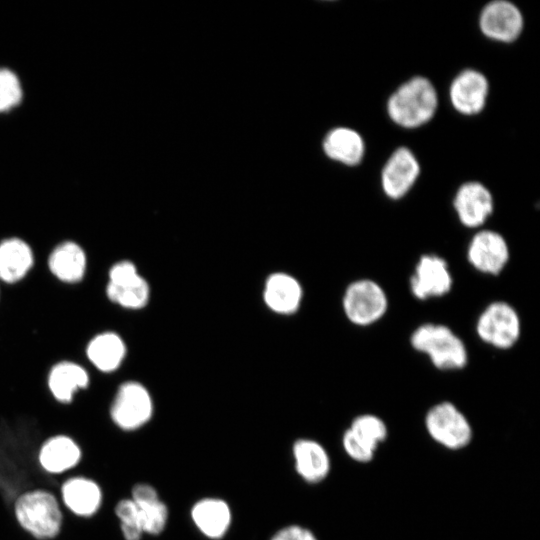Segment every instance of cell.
<instances>
[{
  "label": "cell",
  "instance_id": "6da1fadb",
  "mask_svg": "<svg viewBox=\"0 0 540 540\" xmlns=\"http://www.w3.org/2000/svg\"><path fill=\"white\" fill-rule=\"evenodd\" d=\"M438 106L435 87L429 79L415 76L399 86L389 97L390 119L404 128H416L430 121Z\"/></svg>",
  "mask_w": 540,
  "mask_h": 540
},
{
  "label": "cell",
  "instance_id": "7a4b0ae2",
  "mask_svg": "<svg viewBox=\"0 0 540 540\" xmlns=\"http://www.w3.org/2000/svg\"><path fill=\"white\" fill-rule=\"evenodd\" d=\"M410 342L416 351L426 354L438 369H461L468 362V351L464 342L443 324L420 325L413 331Z\"/></svg>",
  "mask_w": 540,
  "mask_h": 540
},
{
  "label": "cell",
  "instance_id": "3957f363",
  "mask_svg": "<svg viewBox=\"0 0 540 540\" xmlns=\"http://www.w3.org/2000/svg\"><path fill=\"white\" fill-rule=\"evenodd\" d=\"M19 525L39 540L56 537L62 527V512L56 497L49 491L36 489L24 492L14 503Z\"/></svg>",
  "mask_w": 540,
  "mask_h": 540
},
{
  "label": "cell",
  "instance_id": "277c9868",
  "mask_svg": "<svg viewBox=\"0 0 540 540\" xmlns=\"http://www.w3.org/2000/svg\"><path fill=\"white\" fill-rule=\"evenodd\" d=\"M342 306L351 323L369 326L384 316L388 308V298L377 282L359 279L345 289Z\"/></svg>",
  "mask_w": 540,
  "mask_h": 540
},
{
  "label": "cell",
  "instance_id": "5b68a950",
  "mask_svg": "<svg viewBox=\"0 0 540 540\" xmlns=\"http://www.w3.org/2000/svg\"><path fill=\"white\" fill-rule=\"evenodd\" d=\"M153 415V401L147 388L136 381L122 383L110 406L113 423L123 431H135Z\"/></svg>",
  "mask_w": 540,
  "mask_h": 540
},
{
  "label": "cell",
  "instance_id": "8992f818",
  "mask_svg": "<svg viewBox=\"0 0 540 540\" xmlns=\"http://www.w3.org/2000/svg\"><path fill=\"white\" fill-rule=\"evenodd\" d=\"M429 436L441 446L459 450L472 439V428L466 416L451 402L432 406L425 416Z\"/></svg>",
  "mask_w": 540,
  "mask_h": 540
},
{
  "label": "cell",
  "instance_id": "52a82bcc",
  "mask_svg": "<svg viewBox=\"0 0 540 540\" xmlns=\"http://www.w3.org/2000/svg\"><path fill=\"white\" fill-rule=\"evenodd\" d=\"M476 332L486 344L497 349H509L517 343L521 334L519 315L507 302H492L479 315Z\"/></svg>",
  "mask_w": 540,
  "mask_h": 540
},
{
  "label": "cell",
  "instance_id": "ba28073f",
  "mask_svg": "<svg viewBox=\"0 0 540 540\" xmlns=\"http://www.w3.org/2000/svg\"><path fill=\"white\" fill-rule=\"evenodd\" d=\"M453 284V278L446 260L435 254L420 257L410 279L412 294L426 300L447 294Z\"/></svg>",
  "mask_w": 540,
  "mask_h": 540
},
{
  "label": "cell",
  "instance_id": "9c48e42d",
  "mask_svg": "<svg viewBox=\"0 0 540 540\" xmlns=\"http://www.w3.org/2000/svg\"><path fill=\"white\" fill-rule=\"evenodd\" d=\"M510 257L505 238L493 230H481L471 239L467 258L479 272L489 275L500 274Z\"/></svg>",
  "mask_w": 540,
  "mask_h": 540
},
{
  "label": "cell",
  "instance_id": "30bf717a",
  "mask_svg": "<svg viewBox=\"0 0 540 540\" xmlns=\"http://www.w3.org/2000/svg\"><path fill=\"white\" fill-rule=\"evenodd\" d=\"M523 16L519 8L506 0H495L485 5L479 16L481 32L500 42H512L523 29Z\"/></svg>",
  "mask_w": 540,
  "mask_h": 540
},
{
  "label": "cell",
  "instance_id": "8fae6325",
  "mask_svg": "<svg viewBox=\"0 0 540 540\" xmlns=\"http://www.w3.org/2000/svg\"><path fill=\"white\" fill-rule=\"evenodd\" d=\"M420 174V165L407 147L397 148L385 163L381 173L384 193L391 199L402 198Z\"/></svg>",
  "mask_w": 540,
  "mask_h": 540
},
{
  "label": "cell",
  "instance_id": "7c38bea8",
  "mask_svg": "<svg viewBox=\"0 0 540 540\" xmlns=\"http://www.w3.org/2000/svg\"><path fill=\"white\" fill-rule=\"evenodd\" d=\"M453 206L464 226L476 228L484 224L492 214L494 203L492 194L485 185L470 181L459 187Z\"/></svg>",
  "mask_w": 540,
  "mask_h": 540
},
{
  "label": "cell",
  "instance_id": "4fadbf2b",
  "mask_svg": "<svg viewBox=\"0 0 540 540\" xmlns=\"http://www.w3.org/2000/svg\"><path fill=\"white\" fill-rule=\"evenodd\" d=\"M488 90V81L481 72L466 69L453 79L449 88V97L453 107L459 113L474 115L483 110Z\"/></svg>",
  "mask_w": 540,
  "mask_h": 540
},
{
  "label": "cell",
  "instance_id": "5bb4252c",
  "mask_svg": "<svg viewBox=\"0 0 540 540\" xmlns=\"http://www.w3.org/2000/svg\"><path fill=\"white\" fill-rule=\"evenodd\" d=\"M190 517L199 532L211 540L222 539L232 523L229 504L217 497H205L196 501L190 509Z\"/></svg>",
  "mask_w": 540,
  "mask_h": 540
},
{
  "label": "cell",
  "instance_id": "9a60e30c",
  "mask_svg": "<svg viewBox=\"0 0 540 540\" xmlns=\"http://www.w3.org/2000/svg\"><path fill=\"white\" fill-rule=\"evenodd\" d=\"M294 468L299 477L309 484L322 482L331 469L326 449L316 440L299 438L292 445Z\"/></svg>",
  "mask_w": 540,
  "mask_h": 540
},
{
  "label": "cell",
  "instance_id": "2e32d148",
  "mask_svg": "<svg viewBox=\"0 0 540 540\" xmlns=\"http://www.w3.org/2000/svg\"><path fill=\"white\" fill-rule=\"evenodd\" d=\"M131 499L138 508L144 534L160 535L167 526L169 509L156 488L148 483H137L131 489Z\"/></svg>",
  "mask_w": 540,
  "mask_h": 540
},
{
  "label": "cell",
  "instance_id": "e0dca14e",
  "mask_svg": "<svg viewBox=\"0 0 540 540\" xmlns=\"http://www.w3.org/2000/svg\"><path fill=\"white\" fill-rule=\"evenodd\" d=\"M50 272L60 281L75 284L84 278L87 257L76 242L66 240L56 245L48 257Z\"/></svg>",
  "mask_w": 540,
  "mask_h": 540
},
{
  "label": "cell",
  "instance_id": "ac0fdd59",
  "mask_svg": "<svg viewBox=\"0 0 540 540\" xmlns=\"http://www.w3.org/2000/svg\"><path fill=\"white\" fill-rule=\"evenodd\" d=\"M61 497L65 506L80 517L94 515L102 503L99 485L82 476L67 479L61 486Z\"/></svg>",
  "mask_w": 540,
  "mask_h": 540
},
{
  "label": "cell",
  "instance_id": "d6986e66",
  "mask_svg": "<svg viewBox=\"0 0 540 540\" xmlns=\"http://www.w3.org/2000/svg\"><path fill=\"white\" fill-rule=\"evenodd\" d=\"M34 265V253L21 238L9 237L0 242V281L14 284L21 281Z\"/></svg>",
  "mask_w": 540,
  "mask_h": 540
},
{
  "label": "cell",
  "instance_id": "ffe728a7",
  "mask_svg": "<svg viewBox=\"0 0 540 540\" xmlns=\"http://www.w3.org/2000/svg\"><path fill=\"white\" fill-rule=\"evenodd\" d=\"M263 297L266 305L272 311L280 314H291L300 306L302 288L293 276L278 272L267 278Z\"/></svg>",
  "mask_w": 540,
  "mask_h": 540
},
{
  "label": "cell",
  "instance_id": "44dd1931",
  "mask_svg": "<svg viewBox=\"0 0 540 540\" xmlns=\"http://www.w3.org/2000/svg\"><path fill=\"white\" fill-rule=\"evenodd\" d=\"M47 385L57 401L70 403L75 392L89 385V374L76 362L60 361L51 367Z\"/></svg>",
  "mask_w": 540,
  "mask_h": 540
},
{
  "label": "cell",
  "instance_id": "7402d4cb",
  "mask_svg": "<svg viewBox=\"0 0 540 540\" xmlns=\"http://www.w3.org/2000/svg\"><path fill=\"white\" fill-rule=\"evenodd\" d=\"M86 355L97 370L111 373L122 364L126 355V345L120 335L105 331L95 335L88 342Z\"/></svg>",
  "mask_w": 540,
  "mask_h": 540
},
{
  "label": "cell",
  "instance_id": "603a6c76",
  "mask_svg": "<svg viewBox=\"0 0 540 540\" xmlns=\"http://www.w3.org/2000/svg\"><path fill=\"white\" fill-rule=\"evenodd\" d=\"M81 450L77 443L66 435H56L47 439L40 447L38 460L49 473H62L78 464Z\"/></svg>",
  "mask_w": 540,
  "mask_h": 540
},
{
  "label": "cell",
  "instance_id": "cb8c5ba5",
  "mask_svg": "<svg viewBox=\"0 0 540 540\" xmlns=\"http://www.w3.org/2000/svg\"><path fill=\"white\" fill-rule=\"evenodd\" d=\"M323 148L329 158L349 166L359 164L365 153L362 136L347 127L331 130L324 139Z\"/></svg>",
  "mask_w": 540,
  "mask_h": 540
},
{
  "label": "cell",
  "instance_id": "d4e9b609",
  "mask_svg": "<svg viewBox=\"0 0 540 540\" xmlns=\"http://www.w3.org/2000/svg\"><path fill=\"white\" fill-rule=\"evenodd\" d=\"M108 299L126 309H141L148 303L150 288L148 282L141 276L137 280L124 284L106 286Z\"/></svg>",
  "mask_w": 540,
  "mask_h": 540
},
{
  "label": "cell",
  "instance_id": "484cf974",
  "mask_svg": "<svg viewBox=\"0 0 540 540\" xmlns=\"http://www.w3.org/2000/svg\"><path fill=\"white\" fill-rule=\"evenodd\" d=\"M349 429L361 440L365 441L375 449L385 441L388 436V429L385 422L373 414H362L356 416Z\"/></svg>",
  "mask_w": 540,
  "mask_h": 540
},
{
  "label": "cell",
  "instance_id": "4316f807",
  "mask_svg": "<svg viewBox=\"0 0 540 540\" xmlns=\"http://www.w3.org/2000/svg\"><path fill=\"white\" fill-rule=\"evenodd\" d=\"M120 530L125 540H141L144 534L137 506L131 498L121 499L115 506Z\"/></svg>",
  "mask_w": 540,
  "mask_h": 540
},
{
  "label": "cell",
  "instance_id": "83f0119b",
  "mask_svg": "<svg viewBox=\"0 0 540 540\" xmlns=\"http://www.w3.org/2000/svg\"><path fill=\"white\" fill-rule=\"evenodd\" d=\"M23 92L18 76L7 68H0V113L16 107Z\"/></svg>",
  "mask_w": 540,
  "mask_h": 540
},
{
  "label": "cell",
  "instance_id": "f1b7e54d",
  "mask_svg": "<svg viewBox=\"0 0 540 540\" xmlns=\"http://www.w3.org/2000/svg\"><path fill=\"white\" fill-rule=\"evenodd\" d=\"M342 446L351 459L360 463L370 462L376 451L374 447L361 440L349 428L342 435Z\"/></svg>",
  "mask_w": 540,
  "mask_h": 540
},
{
  "label": "cell",
  "instance_id": "f546056e",
  "mask_svg": "<svg viewBox=\"0 0 540 540\" xmlns=\"http://www.w3.org/2000/svg\"><path fill=\"white\" fill-rule=\"evenodd\" d=\"M108 277V283L113 285H124L137 280L141 275L138 273L134 263L128 260H122L111 266Z\"/></svg>",
  "mask_w": 540,
  "mask_h": 540
},
{
  "label": "cell",
  "instance_id": "4dcf8cb0",
  "mask_svg": "<svg viewBox=\"0 0 540 540\" xmlns=\"http://www.w3.org/2000/svg\"><path fill=\"white\" fill-rule=\"evenodd\" d=\"M269 540H318V538L309 528L290 524L277 530Z\"/></svg>",
  "mask_w": 540,
  "mask_h": 540
}]
</instances>
